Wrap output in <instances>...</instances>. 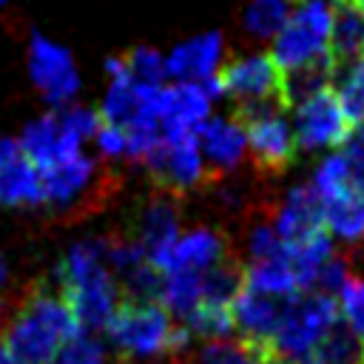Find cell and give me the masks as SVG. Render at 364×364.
I'll return each instance as SVG.
<instances>
[{"mask_svg":"<svg viewBox=\"0 0 364 364\" xmlns=\"http://www.w3.org/2000/svg\"><path fill=\"white\" fill-rule=\"evenodd\" d=\"M85 333L63 299V293H54L51 284L31 282L23 296L14 301V313L3 330V344L9 353L23 364H51V358L60 353L65 341Z\"/></svg>","mask_w":364,"mask_h":364,"instance_id":"1","label":"cell"},{"mask_svg":"<svg viewBox=\"0 0 364 364\" xmlns=\"http://www.w3.org/2000/svg\"><path fill=\"white\" fill-rule=\"evenodd\" d=\"M105 336L122 361H182L191 347V330L171 321L162 304H142L122 299L105 324Z\"/></svg>","mask_w":364,"mask_h":364,"instance_id":"2","label":"cell"},{"mask_svg":"<svg viewBox=\"0 0 364 364\" xmlns=\"http://www.w3.org/2000/svg\"><path fill=\"white\" fill-rule=\"evenodd\" d=\"M40 179H43V205H48L54 213H63L68 219L97 210L117 188V179L111 173H100L97 162L82 151L40 171Z\"/></svg>","mask_w":364,"mask_h":364,"instance_id":"3","label":"cell"},{"mask_svg":"<svg viewBox=\"0 0 364 364\" xmlns=\"http://www.w3.org/2000/svg\"><path fill=\"white\" fill-rule=\"evenodd\" d=\"M333 34V0H299L284 28L273 37L270 57L282 71H299L330 57Z\"/></svg>","mask_w":364,"mask_h":364,"instance_id":"4","label":"cell"},{"mask_svg":"<svg viewBox=\"0 0 364 364\" xmlns=\"http://www.w3.org/2000/svg\"><path fill=\"white\" fill-rule=\"evenodd\" d=\"M222 97H230L236 108H287L284 105V71L270 54H242L219 68Z\"/></svg>","mask_w":364,"mask_h":364,"instance_id":"5","label":"cell"},{"mask_svg":"<svg viewBox=\"0 0 364 364\" xmlns=\"http://www.w3.org/2000/svg\"><path fill=\"white\" fill-rule=\"evenodd\" d=\"M142 165H145V171L154 182V188L165 191L176 199H185V193L193 191V188H210L213 185V179L205 168L196 136L159 139L148 151Z\"/></svg>","mask_w":364,"mask_h":364,"instance_id":"6","label":"cell"},{"mask_svg":"<svg viewBox=\"0 0 364 364\" xmlns=\"http://www.w3.org/2000/svg\"><path fill=\"white\" fill-rule=\"evenodd\" d=\"M336 324V301L324 293H304L301 299H293L279 333H276V353L287 358L307 361L313 347L330 333Z\"/></svg>","mask_w":364,"mask_h":364,"instance_id":"7","label":"cell"},{"mask_svg":"<svg viewBox=\"0 0 364 364\" xmlns=\"http://www.w3.org/2000/svg\"><path fill=\"white\" fill-rule=\"evenodd\" d=\"M28 77L43 100L57 111L68 108L80 91V74L71 51L40 31H31L28 37Z\"/></svg>","mask_w":364,"mask_h":364,"instance_id":"8","label":"cell"},{"mask_svg":"<svg viewBox=\"0 0 364 364\" xmlns=\"http://www.w3.org/2000/svg\"><path fill=\"white\" fill-rule=\"evenodd\" d=\"M179 205H182V199L154 188L151 193H145L136 202V208L131 213L125 233L145 247L154 267H159V262L168 256V250L179 239V219H182Z\"/></svg>","mask_w":364,"mask_h":364,"instance_id":"9","label":"cell"},{"mask_svg":"<svg viewBox=\"0 0 364 364\" xmlns=\"http://www.w3.org/2000/svg\"><path fill=\"white\" fill-rule=\"evenodd\" d=\"M293 134L301 151H318V148L344 145L353 136V122L344 114L338 94L333 88H324L296 108Z\"/></svg>","mask_w":364,"mask_h":364,"instance_id":"10","label":"cell"},{"mask_svg":"<svg viewBox=\"0 0 364 364\" xmlns=\"http://www.w3.org/2000/svg\"><path fill=\"white\" fill-rule=\"evenodd\" d=\"M245 131H247V148L253 156V168L262 176L273 179L293 165L299 145H296L293 128L282 119V114H270V117L245 122Z\"/></svg>","mask_w":364,"mask_h":364,"instance_id":"11","label":"cell"},{"mask_svg":"<svg viewBox=\"0 0 364 364\" xmlns=\"http://www.w3.org/2000/svg\"><path fill=\"white\" fill-rule=\"evenodd\" d=\"M270 216H273V228L279 230V236L287 245L307 242V239L324 233V228H327L324 225V199L310 182L290 188L282 196V202L270 210Z\"/></svg>","mask_w":364,"mask_h":364,"instance_id":"12","label":"cell"},{"mask_svg":"<svg viewBox=\"0 0 364 364\" xmlns=\"http://www.w3.org/2000/svg\"><path fill=\"white\" fill-rule=\"evenodd\" d=\"M196 142H199L205 168H208L213 185H216V182L228 179L230 171L242 162L245 145H247V131L233 114L230 117H210L196 131Z\"/></svg>","mask_w":364,"mask_h":364,"instance_id":"13","label":"cell"},{"mask_svg":"<svg viewBox=\"0 0 364 364\" xmlns=\"http://www.w3.org/2000/svg\"><path fill=\"white\" fill-rule=\"evenodd\" d=\"M233 242L225 230L216 228H193L185 236H179L173 242V247L168 250V256L159 262V273H179V270H193V273H205L210 267H216L219 262H225L228 256H233Z\"/></svg>","mask_w":364,"mask_h":364,"instance_id":"14","label":"cell"},{"mask_svg":"<svg viewBox=\"0 0 364 364\" xmlns=\"http://www.w3.org/2000/svg\"><path fill=\"white\" fill-rule=\"evenodd\" d=\"M225 65V37L219 31L196 34L179 43L165 57V71L173 82H208Z\"/></svg>","mask_w":364,"mask_h":364,"instance_id":"15","label":"cell"},{"mask_svg":"<svg viewBox=\"0 0 364 364\" xmlns=\"http://www.w3.org/2000/svg\"><path fill=\"white\" fill-rule=\"evenodd\" d=\"M296 296H270V293H256V290H242V296L233 304V318L236 330L242 338L256 341V344H273L276 333L290 310Z\"/></svg>","mask_w":364,"mask_h":364,"instance_id":"16","label":"cell"},{"mask_svg":"<svg viewBox=\"0 0 364 364\" xmlns=\"http://www.w3.org/2000/svg\"><path fill=\"white\" fill-rule=\"evenodd\" d=\"M0 202L9 208L43 205L40 171L14 139H0Z\"/></svg>","mask_w":364,"mask_h":364,"instance_id":"17","label":"cell"},{"mask_svg":"<svg viewBox=\"0 0 364 364\" xmlns=\"http://www.w3.org/2000/svg\"><path fill=\"white\" fill-rule=\"evenodd\" d=\"M80 145L82 142L63 125L60 114H46V117L28 122L20 136V148L34 162L37 171H46V168L80 154Z\"/></svg>","mask_w":364,"mask_h":364,"instance_id":"18","label":"cell"},{"mask_svg":"<svg viewBox=\"0 0 364 364\" xmlns=\"http://www.w3.org/2000/svg\"><path fill=\"white\" fill-rule=\"evenodd\" d=\"M330 57L338 71L364 57V14L350 0H333Z\"/></svg>","mask_w":364,"mask_h":364,"instance_id":"19","label":"cell"},{"mask_svg":"<svg viewBox=\"0 0 364 364\" xmlns=\"http://www.w3.org/2000/svg\"><path fill=\"white\" fill-rule=\"evenodd\" d=\"M324 225L333 236L355 250L364 247V191L347 188L344 193L324 199Z\"/></svg>","mask_w":364,"mask_h":364,"instance_id":"20","label":"cell"},{"mask_svg":"<svg viewBox=\"0 0 364 364\" xmlns=\"http://www.w3.org/2000/svg\"><path fill=\"white\" fill-rule=\"evenodd\" d=\"M307 364H364V338L347 321H336L313 347Z\"/></svg>","mask_w":364,"mask_h":364,"instance_id":"21","label":"cell"},{"mask_svg":"<svg viewBox=\"0 0 364 364\" xmlns=\"http://www.w3.org/2000/svg\"><path fill=\"white\" fill-rule=\"evenodd\" d=\"M333 256V239L330 233H318L307 242H299V245H290V253H287V262H290V270L296 276V284L299 290H313L316 287V279L321 273V267L330 262Z\"/></svg>","mask_w":364,"mask_h":364,"instance_id":"22","label":"cell"},{"mask_svg":"<svg viewBox=\"0 0 364 364\" xmlns=\"http://www.w3.org/2000/svg\"><path fill=\"white\" fill-rule=\"evenodd\" d=\"M159 304L179 318H191L199 304H202V273L193 270H179V273H168L165 284H162V299Z\"/></svg>","mask_w":364,"mask_h":364,"instance_id":"23","label":"cell"},{"mask_svg":"<svg viewBox=\"0 0 364 364\" xmlns=\"http://www.w3.org/2000/svg\"><path fill=\"white\" fill-rule=\"evenodd\" d=\"M245 287L256 293H270V296H296L299 284L290 270L287 259H273V262H250L245 267Z\"/></svg>","mask_w":364,"mask_h":364,"instance_id":"24","label":"cell"},{"mask_svg":"<svg viewBox=\"0 0 364 364\" xmlns=\"http://www.w3.org/2000/svg\"><path fill=\"white\" fill-rule=\"evenodd\" d=\"M276 355L273 344H256L247 338L239 341H208L199 353V364H264Z\"/></svg>","mask_w":364,"mask_h":364,"instance_id":"25","label":"cell"},{"mask_svg":"<svg viewBox=\"0 0 364 364\" xmlns=\"http://www.w3.org/2000/svg\"><path fill=\"white\" fill-rule=\"evenodd\" d=\"M290 0H250L247 9H245V17H242V26L247 34L259 37V40H267V37H276L287 17H290Z\"/></svg>","mask_w":364,"mask_h":364,"instance_id":"26","label":"cell"},{"mask_svg":"<svg viewBox=\"0 0 364 364\" xmlns=\"http://www.w3.org/2000/svg\"><path fill=\"white\" fill-rule=\"evenodd\" d=\"M193 338L208 341H225L233 330H236V318H233V307H216V304H199V310L182 321Z\"/></svg>","mask_w":364,"mask_h":364,"instance_id":"27","label":"cell"},{"mask_svg":"<svg viewBox=\"0 0 364 364\" xmlns=\"http://www.w3.org/2000/svg\"><path fill=\"white\" fill-rule=\"evenodd\" d=\"M336 82H338V102L344 108V114L350 117L353 125H361L364 122V57L355 60L353 65L341 68L336 74Z\"/></svg>","mask_w":364,"mask_h":364,"instance_id":"28","label":"cell"},{"mask_svg":"<svg viewBox=\"0 0 364 364\" xmlns=\"http://www.w3.org/2000/svg\"><path fill=\"white\" fill-rule=\"evenodd\" d=\"M310 185L321 193V199H333V196L344 193L347 188H355V185H353V173H350L347 156H344V154H330V156H324V159L316 165Z\"/></svg>","mask_w":364,"mask_h":364,"instance_id":"29","label":"cell"},{"mask_svg":"<svg viewBox=\"0 0 364 364\" xmlns=\"http://www.w3.org/2000/svg\"><path fill=\"white\" fill-rule=\"evenodd\" d=\"M125 65H128V74L134 82L139 85H162L168 80V71H165V57L156 51V48H148V46H136L125 54Z\"/></svg>","mask_w":364,"mask_h":364,"instance_id":"30","label":"cell"},{"mask_svg":"<svg viewBox=\"0 0 364 364\" xmlns=\"http://www.w3.org/2000/svg\"><path fill=\"white\" fill-rule=\"evenodd\" d=\"M51 364H105V350L91 333H80L60 347Z\"/></svg>","mask_w":364,"mask_h":364,"instance_id":"31","label":"cell"},{"mask_svg":"<svg viewBox=\"0 0 364 364\" xmlns=\"http://www.w3.org/2000/svg\"><path fill=\"white\" fill-rule=\"evenodd\" d=\"M60 114V119H63V125L80 139V142H85V139H91V136H97L100 134V128L105 125V119H102V114L100 111H94V108H85V105H68V108H63V111H57Z\"/></svg>","mask_w":364,"mask_h":364,"instance_id":"32","label":"cell"},{"mask_svg":"<svg viewBox=\"0 0 364 364\" xmlns=\"http://www.w3.org/2000/svg\"><path fill=\"white\" fill-rule=\"evenodd\" d=\"M97 145H100V154L105 156V159H122V156H128V134L122 131V128H117V125H102L100 128V134H97Z\"/></svg>","mask_w":364,"mask_h":364,"instance_id":"33","label":"cell"},{"mask_svg":"<svg viewBox=\"0 0 364 364\" xmlns=\"http://www.w3.org/2000/svg\"><path fill=\"white\" fill-rule=\"evenodd\" d=\"M350 162V173H353V185L358 191H364V136L361 134H353L347 142H344V151H341Z\"/></svg>","mask_w":364,"mask_h":364,"instance_id":"34","label":"cell"},{"mask_svg":"<svg viewBox=\"0 0 364 364\" xmlns=\"http://www.w3.org/2000/svg\"><path fill=\"white\" fill-rule=\"evenodd\" d=\"M11 313H14V304H11L6 296H0V336H3V330H6V324H9V318H11Z\"/></svg>","mask_w":364,"mask_h":364,"instance_id":"35","label":"cell"},{"mask_svg":"<svg viewBox=\"0 0 364 364\" xmlns=\"http://www.w3.org/2000/svg\"><path fill=\"white\" fill-rule=\"evenodd\" d=\"M264 364H307V361H299V358H287V355H279V353H276V355H270Z\"/></svg>","mask_w":364,"mask_h":364,"instance_id":"36","label":"cell"},{"mask_svg":"<svg viewBox=\"0 0 364 364\" xmlns=\"http://www.w3.org/2000/svg\"><path fill=\"white\" fill-rule=\"evenodd\" d=\"M0 364H17V358L9 353V347L3 344V338H0Z\"/></svg>","mask_w":364,"mask_h":364,"instance_id":"37","label":"cell"},{"mask_svg":"<svg viewBox=\"0 0 364 364\" xmlns=\"http://www.w3.org/2000/svg\"><path fill=\"white\" fill-rule=\"evenodd\" d=\"M6 279H9V267H6V262H3V256H0V287L6 284Z\"/></svg>","mask_w":364,"mask_h":364,"instance_id":"38","label":"cell"},{"mask_svg":"<svg viewBox=\"0 0 364 364\" xmlns=\"http://www.w3.org/2000/svg\"><path fill=\"white\" fill-rule=\"evenodd\" d=\"M350 3H353V6H355L361 14H364V0H350Z\"/></svg>","mask_w":364,"mask_h":364,"instance_id":"39","label":"cell"},{"mask_svg":"<svg viewBox=\"0 0 364 364\" xmlns=\"http://www.w3.org/2000/svg\"><path fill=\"white\" fill-rule=\"evenodd\" d=\"M355 134H361V136H364V122H361V125H358V131H355Z\"/></svg>","mask_w":364,"mask_h":364,"instance_id":"40","label":"cell"},{"mask_svg":"<svg viewBox=\"0 0 364 364\" xmlns=\"http://www.w3.org/2000/svg\"><path fill=\"white\" fill-rule=\"evenodd\" d=\"M6 3H9V0H0V9H3V6H6Z\"/></svg>","mask_w":364,"mask_h":364,"instance_id":"41","label":"cell"}]
</instances>
